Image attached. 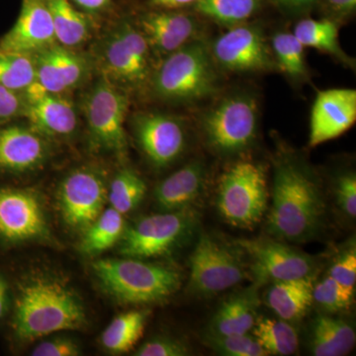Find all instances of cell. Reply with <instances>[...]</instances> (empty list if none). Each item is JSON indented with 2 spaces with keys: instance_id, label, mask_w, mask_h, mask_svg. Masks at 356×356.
I'll return each instance as SVG.
<instances>
[{
  "instance_id": "cell-4",
  "label": "cell",
  "mask_w": 356,
  "mask_h": 356,
  "mask_svg": "<svg viewBox=\"0 0 356 356\" xmlns=\"http://www.w3.org/2000/svg\"><path fill=\"white\" fill-rule=\"evenodd\" d=\"M92 65L99 76L125 91L149 88L154 72V57L135 20L123 19L93 46Z\"/></svg>"
},
{
  "instance_id": "cell-40",
  "label": "cell",
  "mask_w": 356,
  "mask_h": 356,
  "mask_svg": "<svg viewBox=\"0 0 356 356\" xmlns=\"http://www.w3.org/2000/svg\"><path fill=\"white\" fill-rule=\"evenodd\" d=\"M81 348L74 339L67 337H56L39 343L32 350L34 356H77Z\"/></svg>"
},
{
  "instance_id": "cell-42",
  "label": "cell",
  "mask_w": 356,
  "mask_h": 356,
  "mask_svg": "<svg viewBox=\"0 0 356 356\" xmlns=\"http://www.w3.org/2000/svg\"><path fill=\"white\" fill-rule=\"evenodd\" d=\"M22 92H17L0 86V122L22 116Z\"/></svg>"
},
{
  "instance_id": "cell-23",
  "label": "cell",
  "mask_w": 356,
  "mask_h": 356,
  "mask_svg": "<svg viewBox=\"0 0 356 356\" xmlns=\"http://www.w3.org/2000/svg\"><path fill=\"white\" fill-rule=\"evenodd\" d=\"M259 286L232 295L218 308L210 323V334L215 336H238L252 331L257 321L259 305Z\"/></svg>"
},
{
  "instance_id": "cell-16",
  "label": "cell",
  "mask_w": 356,
  "mask_h": 356,
  "mask_svg": "<svg viewBox=\"0 0 356 356\" xmlns=\"http://www.w3.org/2000/svg\"><path fill=\"white\" fill-rule=\"evenodd\" d=\"M22 96V116L47 139L67 138L76 132V109L65 95L51 93L35 81Z\"/></svg>"
},
{
  "instance_id": "cell-28",
  "label": "cell",
  "mask_w": 356,
  "mask_h": 356,
  "mask_svg": "<svg viewBox=\"0 0 356 356\" xmlns=\"http://www.w3.org/2000/svg\"><path fill=\"white\" fill-rule=\"evenodd\" d=\"M149 316L147 310L128 311L116 316L100 337L104 350L112 355L132 350L144 334Z\"/></svg>"
},
{
  "instance_id": "cell-10",
  "label": "cell",
  "mask_w": 356,
  "mask_h": 356,
  "mask_svg": "<svg viewBox=\"0 0 356 356\" xmlns=\"http://www.w3.org/2000/svg\"><path fill=\"white\" fill-rule=\"evenodd\" d=\"M210 51L221 72L255 74L278 70L270 44L259 24L245 22L228 28L213 42Z\"/></svg>"
},
{
  "instance_id": "cell-37",
  "label": "cell",
  "mask_w": 356,
  "mask_h": 356,
  "mask_svg": "<svg viewBox=\"0 0 356 356\" xmlns=\"http://www.w3.org/2000/svg\"><path fill=\"white\" fill-rule=\"evenodd\" d=\"M329 276L341 286L355 292L356 284V250L355 245L346 248L332 262Z\"/></svg>"
},
{
  "instance_id": "cell-24",
  "label": "cell",
  "mask_w": 356,
  "mask_h": 356,
  "mask_svg": "<svg viewBox=\"0 0 356 356\" xmlns=\"http://www.w3.org/2000/svg\"><path fill=\"white\" fill-rule=\"evenodd\" d=\"M314 277L276 281L267 293L269 308L282 320H301L313 305Z\"/></svg>"
},
{
  "instance_id": "cell-31",
  "label": "cell",
  "mask_w": 356,
  "mask_h": 356,
  "mask_svg": "<svg viewBox=\"0 0 356 356\" xmlns=\"http://www.w3.org/2000/svg\"><path fill=\"white\" fill-rule=\"evenodd\" d=\"M262 1L264 0H198L191 7L201 17L231 28L247 22L259 13Z\"/></svg>"
},
{
  "instance_id": "cell-45",
  "label": "cell",
  "mask_w": 356,
  "mask_h": 356,
  "mask_svg": "<svg viewBox=\"0 0 356 356\" xmlns=\"http://www.w3.org/2000/svg\"><path fill=\"white\" fill-rule=\"evenodd\" d=\"M10 307V288L3 274L0 273V321L6 317Z\"/></svg>"
},
{
  "instance_id": "cell-6",
  "label": "cell",
  "mask_w": 356,
  "mask_h": 356,
  "mask_svg": "<svg viewBox=\"0 0 356 356\" xmlns=\"http://www.w3.org/2000/svg\"><path fill=\"white\" fill-rule=\"evenodd\" d=\"M259 104L248 91L222 96L199 118L204 140L213 153L235 156L254 146L259 133Z\"/></svg>"
},
{
  "instance_id": "cell-9",
  "label": "cell",
  "mask_w": 356,
  "mask_h": 356,
  "mask_svg": "<svg viewBox=\"0 0 356 356\" xmlns=\"http://www.w3.org/2000/svg\"><path fill=\"white\" fill-rule=\"evenodd\" d=\"M196 224L197 216L189 208L143 217L125 228L119 252L138 259L163 257L186 242Z\"/></svg>"
},
{
  "instance_id": "cell-27",
  "label": "cell",
  "mask_w": 356,
  "mask_h": 356,
  "mask_svg": "<svg viewBox=\"0 0 356 356\" xmlns=\"http://www.w3.org/2000/svg\"><path fill=\"white\" fill-rule=\"evenodd\" d=\"M339 24L334 21L322 18L320 20L302 19L297 23L293 34L304 47H311L316 50L327 54L339 63L355 69V62L341 48L339 44Z\"/></svg>"
},
{
  "instance_id": "cell-5",
  "label": "cell",
  "mask_w": 356,
  "mask_h": 356,
  "mask_svg": "<svg viewBox=\"0 0 356 356\" xmlns=\"http://www.w3.org/2000/svg\"><path fill=\"white\" fill-rule=\"evenodd\" d=\"M92 270L103 291L121 304L161 303L181 284L175 269L132 257L98 259Z\"/></svg>"
},
{
  "instance_id": "cell-36",
  "label": "cell",
  "mask_w": 356,
  "mask_h": 356,
  "mask_svg": "<svg viewBox=\"0 0 356 356\" xmlns=\"http://www.w3.org/2000/svg\"><path fill=\"white\" fill-rule=\"evenodd\" d=\"M206 343L217 353L227 356H264L266 351L254 337L248 334L215 336L209 334Z\"/></svg>"
},
{
  "instance_id": "cell-39",
  "label": "cell",
  "mask_w": 356,
  "mask_h": 356,
  "mask_svg": "<svg viewBox=\"0 0 356 356\" xmlns=\"http://www.w3.org/2000/svg\"><path fill=\"white\" fill-rule=\"evenodd\" d=\"M336 196L339 208L350 218L356 217V175L348 172L337 177Z\"/></svg>"
},
{
  "instance_id": "cell-15",
  "label": "cell",
  "mask_w": 356,
  "mask_h": 356,
  "mask_svg": "<svg viewBox=\"0 0 356 356\" xmlns=\"http://www.w3.org/2000/svg\"><path fill=\"white\" fill-rule=\"evenodd\" d=\"M236 245L243 248L254 264L257 282L285 281L314 277L317 262L311 255L295 250L285 243L266 238L238 240Z\"/></svg>"
},
{
  "instance_id": "cell-30",
  "label": "cell",
  "mask_w": 356,
  "mask_h": 356,
  "mask_svg": "<svg viewBox=\"0 0 356 356\" xmlns=\"http://www.w3.org/2000/svg\"><path fill=\"white\" fill-rule=\"evenodd\" d=\"M125 228L124 215L112 207L104 209L100 216L84 229L79 250L88 255L102 254L120 241Z\"/></svg>"
},
{
  "instance_id": "cell-17",
  "label": "cell",
  "mask_w": 356,
  "mask_h": 356,
  "mask_svg": "<svg viewBox=\"0 0 356 356\" xmlns=\"http://www.w3.org/2000/svg\"><path fill=\"white\" fill-rule=\"evenodd\" d=\"M48 235L43 206L34 192L0 189V238L8 243L38 240Z\"/></svg>"
},
{
  "instance_id": "cell-13",
  "label": "cell",
  "mask_w": 356,
  "mask_h": 356,
  "mask_svg": "<svg viewBox=\"0 0 356 356\" xmlns=\"http://www.w3.org/2000/svg\"><path fill=\"white\" fill-rule=\"evenodd\" d=\"M136 140L156 168L172 165L188 144L186 124L179 117L163 112H140L133 118Z\"/></svg>"
},
{
  "instance_id": "cell-1",
  "label": "cell",
  "mask_w": 356,
  "mask_h": 356,
  "mask_svg": "<svg viewBox=\"0 0 356 356\" xmlns=\"http://www.w3.org/2000/svg\"><path fill=\"white\" fill-rule=\"evenodd\" d=\"M273 186L268 233L286 243L314 240L324 227L325 206L313 170L296 154L282 152L274 159Z\"/></svg>"
},
{
  "instance_id": "cell-41",
  "label": "cell",
  "mask_w": 356,
  "mask_h": 356,
  "mask_svg": "<svg viewBox=\"0 0 356 356\" xmlns=\"http://www.w3.org/2000/svg\"><path fill=\"white\" fill-rule=\"evenodd\" d=\"M315 8L320 11L323 18L341 25L355 15L356 0H318Z\"/></svg>"
},
{
  "instance_id": "cell-43",
  "label": "cell",
  "mask_w": 356,
  "mask_h": 356,
  "mask_svg": "<svg viewBox=\"0 0 356 356\" xmlns=\"http://www.w3.org/2000/svg\"><path fill=\"white\" fill-rule=\"evenodd\" d=\"M288 15H302L315 8L318 0H269Z\"/></svg>"
},
{
  "instance_id": "cell-34",
  "label": "cell",
  "mask_w": 356,
  "mask_h": 356,
  "mask_svg": "<svg viewBox=\"0 0 356 356\" xmlns=\"http://www.w3.org/2000/svg\"><path fill=\"white\" fill-rule=\"evenodd\" d=\"M36 81L32 56L0 50V86L23 92Z\"/></svg>"
},
{
  "instance_id": "cell-46",
  "label": "cell",
  "mask_w": 356,
  "mask_h": 356,
  "mask_svg": "<svg viewBox=\"0 0 356 356\" xmlns=\"http://www.w3.org/2000/svg\"><path fill=\"white\" fill-rule=\"evenodd\" d=\"M198 0H147V6L154 9H184L191 7Z\"/></svg>"
},
{
  "instance_id": "cell-22",
  "label": "cell",
  "mask_w": 356,
  "mask_h": 356,
  "mask_svg": "<svg viewBox=\"0 0 356 356\" xmlns=\"http://www.w3.org/2000/svg\"><path fill=\"white\" fill-rule=\"evenodd\" d=\"M206 178L205 163L193 159L156 185L154 193L156 205L163 212L187 209L202 193Z\"/></svg>"
},
{
  "instance_id": "cell-20",
  "label": "cell",
  "mask_w": 356,
  "mask_h": 356,
  "mask_svg": "<svg viewBox=\"0 0 356 356\" xmlns=\"http://www.w3.org/2000/svg\"><path fill=\"white\" fill-rule=\"evenodd\" d=\"M58 44L46 0H21L13 27L0 39V50L33 56Z\"/></svg>"
},
{
  "instance_id": "cell-29",
  "label": "cell",
  "mask_w": 356,
  "mask_h": 356,
  "mask_svg": "<svg viewBox=\"0 0 356 356\" xmlns=\"http://www.w3.org/2000/svg\"><path fill=\"white\" fill-rule=\"evenodd\" d=\"M269 44L280 72L296 83L309 81L310 72L306 63L305 47L293 33H275Z\"/></svg>"
},
{
  "instance_id": "cell-12",
  "label": "cell",
  "mask_w": 356,
  "mask_h": 356,
  "mask_svg": "<svg viewBox=\"0 0 356 356\" xmlns=\"http://www.w3.org/2000/svg\"><path fill=\"white\" fill-rule=\"evenodd\" d=\"M58 199L60 214L67 225L84 231L100 216L108 200L104 175L91 166L72 170L60 182Z\"/></svg>"
},
{
  "instance_id": "cell-44",
  "label": "cell",
  "mask_w": 356,
  "mask_h": 356,
  "mask_svg": "<svg viewBox=\"0 0 356 356\" xmlns=\"http://www.w3.org/2000/svg\"><path fill=\"white\" fill-rule=\"evenodd\" d=\"M72 3L88 15H95L106 10L113 0H72Z\"/></svg>"
},
{
  "instance_id": "cell-32",
  "label": "cell",
  "mask_w": 356,
  "mask_h": 356,
  "mask_svg": "<svg viewBox=\"0 0 356 356\" xmlns=\"http://www.w3.org/2000/svg\"><path fill=\"white\" fill-rule=\"evenodd\" d=\"M252 331L267 355H291L298 350V332L282 318H257Z\"/></svg>"
},
{
  "instance_id": "cell-2",
  "label": "cell",
  "mask_w": 356,
  "mask_h": 356,
  "mask_svg": "<svg viewBox=\"0 0 356 356\" xmlns=\"http://www.w3.org/2000/svg\"><path fill=\"white\" fill-rule=\"evenodd\" d=\"M86 325V307L64 280L39 271L20 281L13 318V332L18 339L33 341L56 332L83 330Z\"/></svg>"
},
{
  "instance_id": "cell-33",
  "label": "cell",
  "mask_w": 356,
  "mask_h": 356,
  "mask_svg": "<svg viewBox=\"0 0 356 356\" xmlns=\"http://www.w3.org/2000/svg\"><path fill=\"white\" fill-rule=\"evenodd\" d=\"M147 191L145 180L135 170L125 168L115 175L108 189L110 207L122 215L132 212Z\"/></svg>"
},
{
  "instance_id": "cell-21",
  "label": "cell",
  "mask_w": 356,
  "mask_h": 356,
  "mask_svg": "<svg viewBox=\"0 0 356 356\" xmlns=\"http://www.w3.org/2000/svg\"><path fill=\"white\" fill-rule=\"evenodd\" d=\"M48 139L28 126L0 129V166L14 172L40 168L48 159Z\"/></svg>"
},
{
  "instance_id": "cell-3",
  "label": "cell",
  "mask_w": 356,
  "mask_h": 356,
  "mask_svg": "<svg viewBox=\"0 0 356 356\" xmlns=\"http://www.w3.org/2000/svg\"><path fill=\"white\" fill-rule=\"evenodd\" d=\"M221 86V70L213 60L209 44L198 39L161 60L149 88L161 102L189 104L213 97Z\"/></svg>"
},
{
  "instance_id": "cell-11",
  "label": "cell",
  "mask_w": 356,
  "mask_h": 356,
  "mask_svg": "<svg viewBox=\"0 0 356 356\" xmlns=\"http://www.w3.org/2000/svg\"><path fill=\"white\" fill-rule=\"evenodd\" d=\"M247 277L243 261L234 250L210 236L199 238L191 257L189 291L211 296L240 284Z\"/></svg>"
},
{
  "instance_id": "cell-19",
  "label": "cell",
  "mask_w": 356,
  "mask_h": 356,
  "mask_svg": "<svg viewBox=\"0 0 356 356\" xmlns=\"http://www.w3.org/2000/svg\"><path fill=\"white\" fill-rule=\"evenodd\" d=\"M36 81L56 95L79 88L88 81L92 62L74 49L55 44L32 56Z\"/></svg>"
},
{
  "instance_id": "cell-35",
  "label": "cell",
  "mask_w": 356,
  "mask_h": 356,
  "mask_svg": "<svg viewBox=\"0 0 356 356\" xmlns=\"http://www.w3.org/2000/svg\"><path fill=\"white\" fill-rule=\"evenodd\" d=\"M355 293L327 275L317 285H314L313 302L325 312L337 313L353 305Z\"/></svg>"
},
{
  "instance_id": "cell-18",
  "label": "cell",
  "mask_w": 356,
  "mask_h": 356,
  "mask_svg": "<svg viewBox=\"0 0 356 356\" xmlns=\"http://www.w3.org/2000/svg\"><path fill=\"white\" fill-rule=\"evenodd\" d=\"M356 121V90L332 88L318 91L312 107L309 147L339 138Z\"/></svg>"
},
{
  "instance_id": "cell-38",
  "label": "cell",
  "mask_w": 356,
  "mask_h": 356,
  "mask_svg": "<svg viewBox=\"0 0 356 356\" xmlns=\"http://www.w3.org/2000/svg\"><path fill=\"white\" fill-rule=\"evenodd\" d=\"M187 344L172 337H154L136 350V356H185L189 355Z\"/></svg>"
},
{
  "instance_id": "cell-26",
  "label": "cell",
  "mask_w": 356,
  "mask_h": 356,
  "mask_svg": "<svg viewBox=\"0 0 356 356\" xmlns=\"http://www.w3.org/2000/svg\"><path fill=\"white\" fill-rule=\"evenodd\" d=\"M355 329L339 318L320 315L312 324L310 348L314 355H346L355 348Z\"/></svg>"
},
{
  "instance_id": "cell-25",
  "label": "cell",
  "mask_w": 356,
  "mask_h": 356,
  "mask_svg": "<svg viewBox=\"0 0 356 356\" xmlns=\"http://www.w3.org/2000/svg\"><path fill=\"white\" fill-rule=\"evenodd\" d=\"M60 46L74 49L91 38L93 31L90 15L77 8L72 0H46Z\"/></svg>"
},
{
  "instance_id": "cell-8",
  "label": "cell",
  "mask_w": 356,
  "mask_h": 356,
  "mask_svg": "<svg viewBox=\"0 0 356 356\" xmlns=\"http://www.w3.org/2000/svg\"><path fill=\"white\" fill-rule=\"evenodd\" d=\"M127 91L98 77L84 93L83 115L91 146L124 158L127 154L125 122L130 106Z\"/></svg>"
},
{
  "instance_id": "cell-7",
  "label": "cell",
  "mask_w": 356,
  "mask_h": 356,
  "mask_svg": "<svg viewBox=\"0 0 356 356\" xmlns=\"http://www.w3.org/2000/svg\"><path fill=\"white\" fill-rule=\"evenodd\" d=\"M267 202L266 175L259 163L238 161L220 177L217 207L232 226L252 228L266 214Z\"/></svg>"
},
{
  "instance_id": "cell-14",
  "label": "cell",
  "mask_w": 356,
  "mask_h": 356,
  "mask_svg": "<svg viewBox=\"0 0 356 356\" xmlns=\"http://www.w3.org/2000/svg\"><path fill=\"white\" fill-rule=\"evenodd\" d=\"M135 22L147 39L154 57L161 60L185 44L203 39V25L197 14L182 9L152 8L140 14Z\"/></svg>"
}]
</instances>
